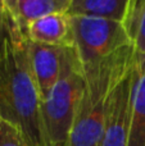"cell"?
Listing matches in <instances>:
<instances>
[{"mask_svg":"<svg viewBox=\"0 0 145 146\" xmlns=\"http://www.w3.org/2000/svg\"><path fill=\"white\" fill-rule=\"evenodd\" d=\"M31 42L54 46H73L72 17L69 13H55L31 22L23 31Z\"/></svg>","mask_w":145,"mask_h":146,"instance_id":"cell-7","label":"cell"},{"mask_svg":"<svg viewBox=\"0 0 145 146\" xmlns=\"http://www.w3.org/2000/svg\"><path fill=\"white\" fill-rule=\"evenodd\" d=\"M72 3L73 0H7L5 7L23 32L36 19L55 13H69Z\"/></svg>","mask_w":145,"mask_h":146,"instance_id":"cell-8","label":"cell"},{"mask_svg":"<svg viewBox=\"0 0 145 146\" xmlns=\"http://www.w3.org/2000/svg\"><path fill=\"white\" fill-rule=\"evenodd\" d=\"M132 46L84 67L85 88L77 106L67 146H103L107 101L113 85L134 63Z\"/></svg>","mask_w":145,"mask_h":146,"instance_id":"cell-2","label":"cell"},{"mask_svg":"<svg viewBox=\"0 0 145 146\" xmlns=\"http://www.w3.org/2000/svg\"><path fill=\"white\" fill-rule=\"evenodd\" d=\"M132 86L134 63L116 81L108 96L103 146H127L132 113Z\"/></svg>","mask_w":145,"mask_h":146,"instance_id":"cell-5","label":"cell"},{"mask_svg":"<svg viewBox=\"0 0 145 146\" xmlns=\"http://www.w3.org/2000/svg\"><path fill=\"white\" fill-rule=\"evenodd\" d=\"M0 146H30L22 132L12 123L0 118Z\"/></svg>","mask_w":145,"mask_h":146,"instance_id":"cell-12","label":"cell"},{"mask_svg":"<svg viewBox=\"0 0 145 146\" xmlns=\"http://www.w3.org/2000/svg\"><path fill=\"white\" fill-rule=\"evenodd\" d=\"M27 45L31 71L43 101L61 78L69 46L43 45L28 40Z\"/></svg>","mask_w":145,"mask_h":146,"instance_id":"cell-6","label":"cell"},{"mask_svg":"<svg viewBox=\"0 0 145 146\" xmlns=\"http://www.w3.org/2000/svg\"><path fill=\"white\" fill-rule=\"evenodd\" d=\"M127 146H145V55L135 53L132 113Z\"/></svg>","mask_w":145,"mask_h":146,"instance_id":"cell-9","label":"cell"},{"mask_svg":"<svg viewBox=\"0 0 145 146\" xmlns=\"http://www.w3.org/2000/svg\"><path fill=\"white\" fill-rule=\"evenodd\" d=\"M0 118L15 126L30 146H45L41 99L32 76L25 33L10 15L0 53Z\"/></svg>","mask_w":145,"mask_h":146,"instance_id":"cell-1","label":"cell"},{"mask_svg":"<svg viewBox=\"0 0 145 146\" xmlns=\"http://www.w3.org/2000/svg\"><path fill=\"white\" fill-rule=\"evenodd\" d=\"M122 23L135 53L145 55V0H128Z\"/></svg>","mask_w":145,"mask_h":146,"instance_id":"cell-11","label":"cell"},{"mask_svg":"<svg viewBox=\"0 0 145 146\" xmlns=\"http://www.w3.org/2000/svg\"><path fill=\"white\" fill-rule=\"evenodd\" d=\"M128 0H73L69 14L92 15L122 22Z\"/></svg>","mask_w":145,"mask_h":146,"instance_id":"cell-10","label":"cell"},{"mask_svg":"<svg viewBox=\"0 0 145 146\" xmlns=\"http://www.w3.org/2000/svg\"><path fill=\"white\" fill-rule=\"evenodd\" d=\"M10 14L8 12L5 3L0 0V53L3 50V46L5 42V37L8 35V27H9Z\"/></svg>","mask_w":145,"mask_h":146,"instance_id":"cell-13","label":"cell"},{"mask_svg":"<svg viewBox=\"0 0 145 146\" xmlns=\"http://www.w3.org/2000/svg\"><path fill=\"white\" fill-rule=\"evenodd\" d=\"M45 146H48V145H45Z\"/></svg>","mask_w":145,"mask_h":146,"instance_id":"cell-15","label":"cell"},{"mask_svg":"<svg viewBox=\"0 0 145 146\" xmlns=\"http://www.w3.org/2000/svg\"><path fill=\"white\" fill-rule=\"evenodd\" d=\"M86 83L74 46H69L61 78L41 101V119L48 146H67L80 99Z\"/></svg>","mask_w":145,"mask_h":146,"instance_id":"cell-3","label":"cell"},{"mask_svg":"<svg viewBox=\"0 0 145 146\" xmlns=\"http://www.w3.org/2000/svg\"><path fill=\"white\" fill-rule=\"evenodd\" d=\"M3 1H4V3H5V1H7V0H3Z\"/></svg>","mask_w":145,"mask_h":146,"instance_id":"cell-14","label":"cell"},{"mask_svg":"<svg viewBox=\"0 0 145 146\" xmlns=\"http://www.w3.org/2000/svg\"><path fill=\"white\" fill-rule=\"evenodd\" d=\"M73 46L82 67H89L128 48L131 41L120 21L92 15H71Z\"/></svg>","mask_w":145,"mask_h":146,"instance_id":"cell-4","label":"cell"}]
</instances>
